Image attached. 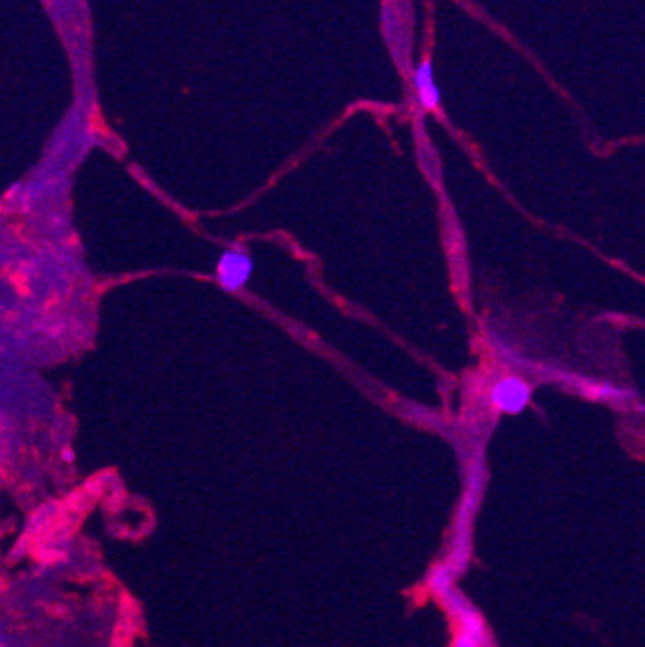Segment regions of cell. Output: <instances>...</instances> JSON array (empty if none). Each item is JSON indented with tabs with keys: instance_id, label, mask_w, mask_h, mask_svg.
<instances>
[{
	"instance_id": "cell-1",
	"label": "cell",
	"mask_w": 645,
	"mask_h": 647,
	"mask_svg": "<svg viewBox=\"0 0 645 647\" xmlns=\"http://www.w3.org/2000/svg\"><path fill=\"white\" fill-rule=\"evenodd\" d=\"M382 33L391 49L392 59L404 74L411 70V8L408 2H385L382 4Z\"/></svg>"
},
{
	"instance_id": "cell-2",
	"label": "cell",
	"mask_w": 645,
	"mask_h": 647,
	"mask_svg": "<svg viewBox=\"0 0 645 647\" xmlns=\"http://www.w3.org/2000/svg\"><path fill=\"white\" fill-rule=\"evenodd\" d=\"M254 273V261L244 249H228L216 263V278L228 292L244 288Z\"/></svg>"
},
{
	"instance_id": "cell-3",
	"label": "cell",
	"mask_w": 645,
	"mask_h": 647,
	"mask_svg": "<svg viewBox=\"0 0 645 647\" xmlns=\"http://www.w3.org/2000/svg\"><path fill=\"white\" fill-rule=\"evenodd\" d=\"M529 394H531V389L528 382L522 381L520 377H506L495 384L491 398L500 412L520 413L528 406Z\"/></svg>"
},
{
	"instance_id": "cell-4",
	"label": "cell",
	"mask_w": 645,
	"mask_h": 647,
	"mask_svg": "<svg viewBox=\"0 0 645 647\" xmlns=\"http://www.w3.org/2000/svg\"><path fill=\"white\" fill-rule=\"evenodd\" d=\"M413 88H416V95L418 101L421 103V107L425 110H435L439 107L440 103V93L435 81H433V68H431L429 60H425L423 64H420V68L416 70L413 74Z\"/></svg>"
},
{
	"instance_id": "cell-5",
	"label": "cell",
	"mask_w": 645,
	"mask_h": 647,
	"mask_svg": "<svg viewBox=\"0 0 645 647\" xmlns=\"http://www.w3.org/2000/svg\"><path fill=\"white\" fill-rule=\"evenodd\" d=\"M418 157H420L421 168H423L425 176L431 180V184H439L440 182L439 157H437L435 149L431 147V143L427 141V138H421V145H420V151H418Z\"/></svg>"
},
{
	"instance_id": "cell-6",
	"label": "cell",
	"mask_w": 645,
	"mask_h": 647,
	"mask_svg": "<svg viewBox=\"0 0 645 647\" xmlns=\"http://www.w3.org/2000/svg\"><path fill=\"white\" fill-rule=\"evenodd\" d=\"M479 644H481V637L471 636L468 632H462V634L456 637V646L454 647H479Z\"/></svg>"
},
{
	"instance_id": "cell-7",
	"label": "cell",
	"mask_w": 645,
	"mask_h": 647,
	"mask_svg": "<svg viewBox=\"0 0 645 647\" xmlns=\"http://www.w3.org/2000/svg\"><path fill=\"white\" fill-rule=\"evenodd\" d=\"M60 460L64 462V464H74V462H76V452H74V449L64 446V449L60 451Z\"/></svg>"
}]
</instances>
